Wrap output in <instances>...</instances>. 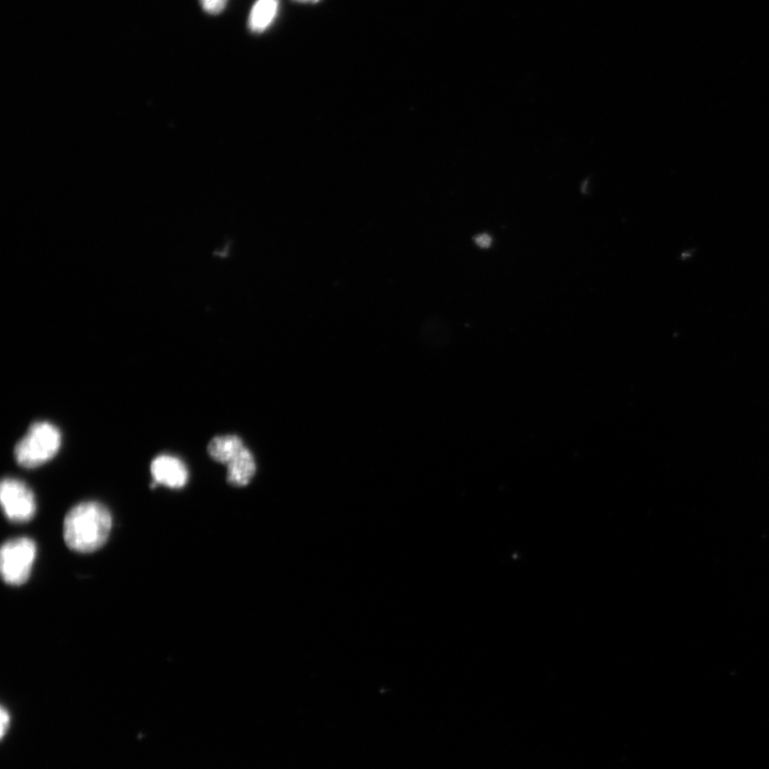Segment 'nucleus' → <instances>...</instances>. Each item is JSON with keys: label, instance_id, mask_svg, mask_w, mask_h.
<instances>
[{"label": "nucleus", "instance_id": "nucleus-1", "mask_svg": "<svg viewBox=\"0 0 769 769\" xmlns=\"http://www.w3.org/2000/svg\"><path fill=\"white\" fill-rule=\"evenodd\" d=\"M112 515L99 502L88 501L69 511L64 523V538L77 553L98 551L111 535Z\"/></svg>", "mask_w": 769, "mask_h": 769}, {"label": "nucleus", "instance_id": "nucleus-2", "mask_svg": "<svg viewBox=\"0 0 769 769\" xmlns=\"http://www.w3.org/2000/svg\"><path fill=\"white\" fill-rule=\"evenodd\" d=\"M60 446L59 430L50 422H36L15 446V460L25 468H36L51 461Z\"/></svg>", "mask_w": 769, "mask_h": 769}, {"label": "nucleus", "instance_id": "nucleus-3", "mask_svg": "<svg viewBox=\"0 0 769 769\" xmlns=\"http://www.w3.org/2000/svg\"><path fill=\"white\" fill-rule=\"evenodd\" d=\"M37 557L36 543L29 538L6 542L0 552V570L5 583L21 586L27 582Z\"/></svg>", "mask_w": 769, "mask_h": 769}, {"label": "nucleus", "instance_id": "nucleus-4", "mask_svg": "<svg viewBox=\"0 0 769 769\" xmlns=\"http://www.w3.org/2000/svg\"><path fill=\"white\" fill-rule=\"evenodd\" d=\"M0 499L4 512L12 522H28L36 514V498L28 486L18 480L7 478L0 488Z\"/></svg>", "mask_w": 769, "mask_h": 769}, {"label": "nucleus", "instance_id": "nucleus-5", "mask_svg": "<svg viewBox=\"0 0 769 769\" xmlns=\"http://www.w3.org/2000/svg\"><path fill=\"white\" fill-rule=\"evenodd\" d=\"M151 474L158 484L181 489L187 483L188 472L184 463L172 455H159L151 464Z\"/></svg>", "mask_w": 769, "mask_h": 769}, {"label": "nucleus", "instance_id": "nucleus-6", "mask_svg": "<svg viewBox=\"0 0 769 769\" xmlns=\"http://www.w3.org/2000/svg\"><path fill=\"white\" fill-rule=\"evenodd\" d=\"M228 482L234 486H246L256 475L257 464L253 453L246 447L227 464Z\"/></svg>", "mask_w": 769, "mask_h": 769}, {"label": "nucleus", "instance_id": "nucleus-7", "mask_svg": "<svg viewBox=\"0 0 769 769\" xmlns=\"http://www.w3.org/2000/svg\"><path fill=\"white\" fill-rule=\"evenodd\" d=\"M279 0H257L251 8L248 27L254 34H262L271 27L279 12Z\"/></svg>", "mask_w": 769, "mask_h": 769}, {"label": "nucleus", "instance_id": "nucleus-8", "mask_svg": "<svg viewBox=\"0 0 769 769\" xmlns=\"http://www.w3.org/2000/svg\"><path fill=\"white\" fill-rule=\"evenodd\" d=\"M245 448L242 439L237 435L217 436L208 446L210 457L223 464L230 463Z\"/></svg>", "mask_w": 769, "mask_h": 769}, {"label": "nucleus", "instance_id": "nucleus-9", "mask_svg": "<svg viewBox=\"0 0 769 769\" xmlns=\"http://www.w3.org/2000/svg\"><path fill=\"white\" fill-rule=\"evenodd\" d=\"M228 2L229 0H199L201 8L211 15L222 13L226 9Z\"/></svg>", "mask_w": 769, "mask_h": 769}, {"label": "nucleus", "instance_id": "nucleus-10", "mask_svg": "<svg viewBox=\"0 0 769 769\" xmlns=\"http://www.w3.org/2000/svg\"><path fill=\"white\" fill-rule=\"evenodd\" d=\"M10 721V714L3 706L2 710H0V736H2V740H4V737L6 736L10 727Z\"/></svg>", "mask_w": 769, "mask_h": 769}, {"label": "nucleus", "instance_id": "nucleus-11", "mask_svg": "<svg viewBox=\"0 0 769 769\" xmlns=\"http://www.w3.org/2000/svg\"><path fill=\"white\" fill-rule=\"evenodd\" d=\"M476 244L480 248H489L492 245V238L490 234L482 233L475 239Z\"/></svg>", "mask_w": 769, "mask_h": 769}, {"label": "nucleus", "instance_id": "nucleus-12", "mask_svg": "<svg viewBox=\"0 0 769 769\" xmlns=\"http://www.w3.org/2000/svg\"><path fill=\"white\" fill-rule=\"evenodd\" d=\"M295 2H298V3H313V4H316V3L320 2V0H295Z\"/></svg>", "mask_w": 769, "mask_h": 769}]
</instances>
